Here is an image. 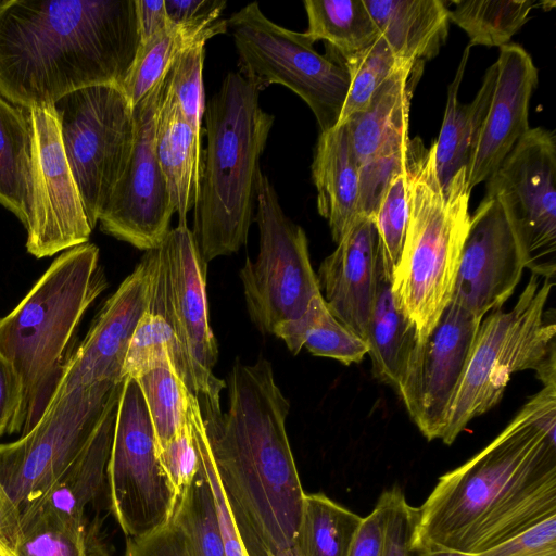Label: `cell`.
I'll use <instances>...</instances> for the list:
<instances>
[{
    "label": "cell",
    "instance_id": "41",
    "mask_svg": "<svg viewBox=\"0 0 556 556\" xmlns=\"http://www.w3.org/2000/svg\"><path fill=\"white\" fill-rule=\"evenodd\" d=\"M383 535L381 556H428L419 535L420 510L406 501L400 486L381 493Z\"/></svg>",
    "mask_w": 556,
    "mask_h": 556
},
{
    "label": "cell",
    "instance_id": "39",
    "mask_svg": "<svg viewBox=\"0 0 556 556\" xmlns=\"http://www.w3.org/2000/svg\"><path fill=\"white\" fill-rule=\"evenodd\" d=\"M341 62L350 74V88L338 125L363 111L380 85L405 61L394 56L380 35L369 48Z\"/></svg>",
    "mask_w": 556,
    "mask_h": 556
},
{
    "label": "cell",
    "instance_id": "16",
    "mask_svg": "<svg viewBox=\"0 0 556 556\" xmlns=\"http://www.w3.org/2000/svg\"><path fill=\"white\" fill-rule=\"evenodd\" d=\"M165 85L166 76L134 106L131 156L98 222L105 233L144 251L162 243L175 213L155 154V128Z\"/></svg>",
    "mask_w": 556,
    "mask_h": 556
},
{
    "label": "cell",
    "instance_id": "15",
    "mask_svg": "<svg viewBox=\"0 0 556 556\" xmlns=\"http://www.w3.org/2000/svg\"><path fill=\"white\" fill-rule=\"evenodd\" d=\"M30 127V220L27 251L37 258L87 243L89 226L62 144L53 105L26 108Z\"/></svg>",
    "mask_w": 556,
    "mask_h": 556
},
{
    "label": "cell",
    "instance_id": "8",
    "mask_svg": "<svg viewBox=\"0 0 556 556\" xmlns=\"http://www.w3.org/2000/svg\"><path fill=\"white\" fill-rule=\"evenodd\" d=\"M123 382H101L50 399L28 432L0 444V488L8 502L12 549L20 515L88 444Z\"/></svg>",
    "mask_w": 556,
    "mask_h": 556
},
{
    "label": "cell",
    "instance_id": "27",
    "mask_svg": "<svg viewBox=\"0 0 556 556\" xmlns=\"http://www.w3.org/2000/svg\"><path fill=\"white\" fill-rule=\"evenodd\" d=\"M226 1L215 0L202 14L165 29L139 43L134 62L121 88L134 108L168 73L178 55L195 43H206L228 30L222 13Z\"/></svg>",
    "mask_w": 556,
    "mask_h": 556
},
{
    "label": "cell",
    "instance_id": "12",
    "mask_svg": "<svg viewBox=\"0 0 556 556\" xmlns=\"http://www.w3.org/2000/svg\"><path fill=\"white\" fill-rule=\"evenodd\" d=\"M112 514L126 539H140L167 525L176 500L156 453L151 418L139 388L125 378L118 399L106 467Z\"/></svg>",
    "mask_w": 556,
    "mask_h": 556
},
{
    "label": "cell",
    "instance_id": "47",
    "mask_svg": "<svg viewBox=\"0 0 556 556\" xmlns=\"http://www.w3.org/2000/svg\"><path fill=\"white\" fill-rule=\"evenodd\" d=\"M124 556H190L180 529L170 520L140 539H127Z\"/></svg>",
    "mask_w": 556,
    "mask_h": 556
},
{
    "label": "cell",
    "instance_id": "1",
    "mask_svg": "<svg viewBox=\"0 0 556 556\" xmlns=\"http://www.w3.org/2000/svg\"><path fill=\"white\" fill-rule=\"evenodd\" d=\"M556 386H543L419 507L427 548L478 555L556 515Z\"/></svg>",
    "mask_w": 556,
    "mask_h": 556
},
{
    "label": "cell",
    "instance_id": "26",
    "mask_svg": "<svg viewBox=\"0 0 556 556\" xmlns=\"http://www.w3.org/2000/svg\"><path fill=\"white\" fill-rule=\"evenodd\" d=\"M470 46L464 50L453 81L447 88L444 118L438 139L432 142L438 179L444 188L463 168H468L492 100L496 64L485 72L482 85L470 103L458 101V91L469 59Z\"/></svg>",
    "mask_w": 556,
    "mask_h": 556
},
{
    "label": "cell",
    "instance_id": "5",
    "mask_svg": "<svg viewBox=\"0 0 556 556\" xmlns=\"http://www.w3.org/2000/svg\"><path fill=\"white\" fill-rule=\"evenodd\" d=\"M99 249L84 243L58 256L12 312L0 319V353L22 387L8 432H28L58 384L64 354L84 313L105 288Z\"/></svg>",
    "mask_w": 556,
    "mask_h": 556
},
{
    "label": "cell",
    "instance_id": "45",
    "mask_svg": "<svg viewBox=\"0 0 556 556\" xmlns=\"http://www.w3.org/2000/svg\"><path fill=\"white\" fill-rule=\"evenodd\" d=\"M157 457L177 504L197 475L201 462L188 416L175 435L157 451Z\"/></svg>",
    "mask_w": 556,
    "mask_h": 556
},
{
    "label": "cell",
    "instance_id": "48",
    "mask_svg": "<svg viewBox=\"0 0 556 556\" xmlns=\"http://www.w3.org/2000/svg\"><path fill=\"white\" fill-rule=\"evenodd\" d=\"M22 397L20 377L13 365L0 353V437L15 417Z\"/></svg>",
    "mask_w": 556,
    "mask_h": 556
},
{
    "label": "cell",
    "instance_id": "17",
    "mask_svg": "<svg viewBox=\"0 0 556 556\" xmlns=\"http://www.w3.org/2000/svg\"><path fill=\"white\" fill-rule=\"evenodd\" d=\"M481 320L450 302L409 353L395 390L428 441L441 439Z\"/></svg>",
    "mask_w": 556,
    "mask_h": 556
},
{
    "label": "cell",
    "instance_id": "55",
    "mask_svg": "<svg viewBox=\"0 0 556 556\" xmlns=\"http://www.w3.org/2000/svg\"><path fill=\"white\" fill-rule=\"evenodd\" d=\"M279 556H300V554H299L298 549L295 548V546H293L292 548H289L288 551H286L285 553H282Z\"/></svg>",
    "mask_w": 556,
    "mask_h": 556
},
{
    "label": "cell",
    "instance_id": "20",
    "mask_svg": "<svg viewBox=\"0 0 556 556\" xmlns=\"http://www.w3.org/2000/svg\"><path fill=\"white\" fill-rule=\"evenodd\" d=\"M496 81L480 137L467 168L469 191L486 180L530 129V100L539 71L531 55L517 43L500 48Z\"/></svg>",
    "mask_w": 556,
    "mask_h": 556
},
{
    "label": "cell",
    "instance_id": "22",
    "mask_svg": "<svg viewBox=\"0 0 556 556\" xmlns=\"http://www.w3.org/2000/svg\"><path fill=\"white\" fill-rule=\"evenodd\" d=\"M121 391L109 403L100 425L79 455L22 511L17 530L31 517L45 513L85 519L86 506L98 496L106 479Z\"/></svg>",
    "mask_w": 556,
    "mask_h": 556
},
{
    "label": "cell",
    "instance_id": "43",
    "mask_svg": "<svg viewBox=\"0 0 556 556\" xmlns=\"http://www.w3.org/2000/svg\"><path fill=\"white\" fill-rule=\"evenodd\" d=\"M205 43L185 49L168 71L169 87L189 124L202 130L205 111L203 90V63Z\"/></svg>",
    "mask_w": 556,
    "mask_h": 556
},
{
    "label": "cell",
    "instance_id": "2",
    "mask_svg": "<svg viewBox=\"0 0 556 556\" xmlns=\"http://www.w3.org/2000/svg\"><path fill=\"white\" fill-rule=\"evenodd\" d=\"M225 413L199 403L217 480L248 556L295 544L305 492L286 430L290 403L271 364L237 362Z\"/></svg>",
    "mask_w": 556,
    "mask_h": 556
},
{
    "label": "cell",
    "instance_id": "34",
    "mask_svg": "<svg viewBox=\"0 0 556 556\" xmlns=\"http://www.w3.org/2000/svg\"><path fill=\"white\" fill-rule=\"evenodd\" d=\"M362 520L324 493H305L294 546L300 556H348Z\"/></svg>",
    "mask_w": 556,
    "mask_h": 556
},
{
    "label": "cell",
    "instance_id": "18",
    "mask_svg": "<svg viewBox=\"0 0 556 556\" xmlns=\"http://www.w3.org/2000/svg\"><path fill=\"white\" fill-rule=\"evenodd\" d=\"M525 269L516 231L498 201L484 197L470 216L451 302L483 319L511 296Z\"/></svg>",
    "mask_w": 556,
    "mask_h": 556
},
{
    "label": "cell",
    "instance_id": "50",
    "mask_svg": "<svg viewBox=\"0 0 556 556\" xmlns=\"http://www.w3.org/2000/svg\"><path fill=\"white\" fill-rule=\"evenodd\" d=\"M140 42L165 29L172 21L168 18L165 0H135Z\"/></svg>",
    "mask_w": 556,
    "mask_h": 556
},
{
    "label": "cell",
    "instance_id": "24",
    "mask_svg": "<svg viewBox=\"0 0 556 556\" xmlns=\"http://www.w3.org/2000/svg\"><path fill=\"white\" fill-rule=\"evenodd\" d=\"M318 213L338 243L357 217L359 163L345 124L320 132L312 163Z\"/></svg>",
    "mask_w": 556,
    "mask_h": 556
},
{
    "label": "cell",
    "instance_id": "31",
    "mask_svg": "<svg viewBox=\"0 0 556 556\" xmlns=\"http://www.w3.org/2000/svg\"><path fill=\"white\" fill-rule=\"evenodd\" d=\"M31 138L26 108L0 96V203L27 229L30 220Z\"/></svg>",
    "mask_w": 556,
    "mask_h": 556
},
{
    "label": "cell",
    "instance_id": "40",
    "mask_svg": "<svg viewBox=\"0 0 556 556\" xmlns=\"http://www.w3.org/2000/svg\"><path fill=\"white\" fill-rule=\"evenodd\" d=\"M408 129L390 137L370 160L359 166L357 216L375 219L391 180L404 170L412 143Z\"/></svg>",
    "mask_w": 556,
    "mask_h": 556
},
{
    "label": "cell",
    "instance_id": "36",
    "mask_svg": "<svg viewBox=\"0 0 556 556\" xmlns=\"http://www.w3.org/2000/svg\"><path fill=\"white\" fill-rule=\"evenodd\" d=\"M450 22L469 37V46L503 47L529 21L534 0H458L448 2ZM448 7V5H447Z\"/></svg>",
    "mask_w": 556,
    "mask_h": 556
},
{
    "label": "cell",
    "instance_id": "3",
    "mask_svg": "<svg viewBox=\"0 0 556 556\" xmlns=\"http://www.w3.org/2000/svg\"><path fill=\"white\" fill-rule=\"evenodd\" d=\"M139 42L135 0H1L0 96L34 108L122 86Z\"/></svg>",
    "mask_w": 556,
    "mask_h": 556
},
{
    "label": "cell",
    "instance_id": "56",
    "mask_svg": "<svg viewBox=\"0 0 556 556\" xmlns=\"http://www.w3.org/2000/svg\"><path fill=\"white\" fill-rule=\"evenodd\" d=\"M1 1V0H0Z\"/></svg>",
    "mask_w": 556,
    "mask_h": 556
},
{
    "label": "cell",
    "instance_id": "32",
    "mask_svg": "<svg viewBox=\"0 0 556 556\" xmlns=\"http://www.w3.org/2000/svg\"><path fill=\"white\" fill-rule=\"evenodd\" d=\"M168 366L197 399L204 395L202 381L188 352L168 324L147 308L130 338L123 377L136 379L154 368Z\"/></svg>",
    "mask_w": 556,
    "mask_h": 556
},
{
    "label": "cell",
    "instance_id": "6",
    "mask_svg": "<svg viewBox=\"0 0 556 556\" xmlns=\"http://www.w3.org/2000/svg\"><path fill=\"white\" fill-rule=\"evenodd\" d=\"M407 224L392 289L399 306L425 340L450 304L470 225L467 169L442 187L433 147L412 140L405 164Z\"/></svg>",
    "mask_w": 556,
    "mask_h": 556
},
{
    "label": "cell",
    "instance_id": "23",
    "mask_svg": "<svg viewBox=\"0 0 556 556\" xmlns=\"http://www.w3.org/2000/svg\"><path fill=\"white\" fill-rule=\"evenodd\" d=\"M200 136L185 117L167 73L156 121L155 154L178 224H187V214L198 201L203 155Z\"/></svg>",
    "mask_w": 556,
    "mask_h": 556
},
{
    "label": "cell",
    "instance_id": "35",
    "mask_svg": "<svg viewBox=\"0 0 556 556\" xmlns=\"http://www.w3.org/2000/svg\"><path fill=\"white\" fill-rule=\"evenodd\" d=\"M13 551L16 556H109L85 519L52 513L36 515L22 523Z\"/></svg>",
    "mask_w": 556,
    "mask_h": 556
},
{
    "label": "cell",
    "instance_id": "30",
    "mask_svg": "<svg viewBox=\"0 0 556 556\" xmlns=\"http://www.w3.org/2000/svg\"><path fill=\"white\" fill-rule=\"evenodd\" d=\"M273 334L281 339L292 354L305 348L313 355L333 358L344 365L361 363L368 354L366 341L330 312L321 293L312 300L299 319L280 324Z\"/></svg>",
    "mask_w": 556,
    "mask_h": 556
},
{
    "label": "cell",
    "instance_id": "28",
    "mask_svg": "<svg viewBox=\"0 0 556 556\" xmlns=\"http://www.w3.org/2000/svg\"><path fill=\"white\" fill-rule=\"evenodd\" d=\"M392 281L393 275L384 267L379 250L366 343L375 378L395 389L417 333L414 324L396 302Z\"/></svg>",
    "mask_w": 556,
    "mask_h": 556
},
{
    "label": "cell",
    "instance_id": "25",
    "mask_svg": "<svg viewBox=\"0 0 556 556\" xmlns=\"http://www.w3.org/2000/svg\"><path fill=\"white\" fill-rule=\"evenodd\" d=\"M400 61L419 63L438 54L448 34V7L442 0H364Z\"/></svg>",
    "mask_w": 556,
    "mask_h": 556
},
{
    "label": "cell",
    "instance_id": "11",
    "mask_svg": "<svg viewBox=\"0 0 556 556\" xmlns=\"http://www.w3.org/2000/svg\"><path fill=\"white\" fill-rule=\"evenodd\" d=\"M254 220L260 230L255 261L247 257L239 277L250 319L273 334L282 323L299 319L321 293L303 228L283 212L276 190L261 173Z\"/></svg>",
    "mask_w": 556,
    "mask_h": 556
},
{
    "label": "cell",
    "instance_id": "19",
    "mask_svg": "<svg viewBox=\"0 0 556 556\" xmlns=\"http://www.w3.org/2000/svg\"><path fill=\"white\" fill-rule=\"evenodd\" d=\"M151 266L146 252L134 271L105 301L87 336L63 365L52 397L101 382H122L130 338L148 308Z\"/></svg>",
    "mask_w": 556,
    "mask_h": 556
},
{
    "label": "cell",
    "instance_id": "21",
    "mask_svg": "<svg viewBox=\"0 0 556 556\" xmlns=\"http://www.w3.org/2000/svg\"><path fill=\"white\" fill-rule=\"evenodd\" d=\"M379 241L375 219L357 216L318 269L330 312L366 341L376 290Z\"/></svg>",
    "mask_w": 556,
    "mask_h": 556
},
{
    "label": "cell",
    "instance_id": "54",
    "mask_svg": "<svg viewBox=\"0 0 556 556\" xmlns=\"http://www.w3.org/2000/svg\"><path fill=\"white\" fill-rule=\"evenodd\" d=\"M0 556H16L13 549L0 538Z\"/></svg>",
    "mask_w": 556,
    "mask_h": 556
},
{
    "label": "cell",
    "instance_id": "46",
    "mask_svg": "<svg viewBox=\"0 0 556 556\" xmlns=\"http://www.w3.org/2000/svg\"><path fill=\"white\" fill-rule=\"evenodd\" d=\"M480 556H556V515L534 523Z\"/></svg>",
    "mask_w": 556,
    "mask_h": 556
},
{
    "label": "cell",
    "instance_id": "7",
    "mask_svg": "<svg viewBox=\"0 0 556 556\" xmlns=\"http://www.w3.org/2000/svg\"><path fill=\"white\" fill-rule=\"evenodd\" d=\"M554 283L531 274L509 312L482 319L451 403L441 441L451 445L467 425L502 399L510 377L528 369L543 386H556V324L545 317Z\"/></svg>",
    "mask_w": 556,
    "mask_h": 556
},
{
    "label": "cell",
    "instance_id": "38",
    "mask_svg": "<svg viewBox=\"0 0 556 556\" xmlns=\"http://www.w3.org/2000/svg\"><path fill=\"white\" fill-rule=\"evenodd\" d=\"M135 380L151 418L157 453L187 421L194 395L172 366L154 368Z\"/></svg>",
    "mask_w": 556,
    "mask_h": 556
},
{
    "label": "cell",
    "instance_id": "44",
    "mask_svg": "<svg viewBox=\"0 0 556 556\" xmlns=\"http://www.w3.org/2000/svg\"><path fill=\"white\" fill-rule=\"evenodd\" d=\"M188 419L193 431L201 462L206 470L214 493L226 556H248L216 477L199 401L195 396L190 402Z\"/></svg>",
    "mask_w": 556,
    "mask_h": 556
},
{
    "label": "cell",
    "instance_id": "53",
    "mask_svg": "<svg viewBox=\"0 0 556 556\" xmlns=\"http://www.w3.org/2000/svg\"><path fill=\"white\" fill-rule=\"evenodd\" d=\"M428 556H480V555L467 554V553H462V552H457V551L432 547V548H428Z\"/></svg>",
    "mask_w": 556,
    "mask_h": 556
},
{
    "label": "cell",
    "instance_id": "10",
    "mask_svg": "<svg viewBox=\"0 0 556 556\" xmlns=\"http://www.w3.org/2000/svg\"><path fill=\"white\" fill-rule=\"evenodd\" d=\"M53 108L64 152L93 229L131 156L134 108L117 85L75 90Z\"/></svg>",
    "mask_w": 556,
    "mask_h": 556
},
{
    "label": "cell",
    "instance_id": "42",
    "mask_svg": "<svg viewBox=\"0 0 556 556\" xmlns=\"http://www.w3.org/2000/svg\"><path fill=\"white\" fill-rule=\"evenodd\" d=\"M406 187L404 168L391 180L375 216L381 260L392 275L400 260L407 224Z\"/></svg>",
    "mask_w": 556,
    "mask_h": 556
},
{
    "label": "cell",
    "instance_id": "29",
    "mask_svg": "<svg viewBox=\"0 0 556 556\" xmlns=\"http://www.w3.org/2000/svg\"><path fill=\"white\" fill-rule=\"evenodd\" d=\"M418 63L403 62L376 90L369 104L346 125L359 166L399 131L409 128V104Z\"/></svg>",
    "mask_w": 556,
    "mask_h": 556
},
{
    "label": "cell",
    "instance_id": "51",
    "mask_svg": "<svg viewBox=\"0 0 556 556\" xmlns=\"http://www.w3.org/2000/svg\"><path fill=\"white\" fill-rule=\"evenodd\" d=\"M215 0H165L168 18L173 23H182L208 10Z\"/></svg>",
    "mask_w": 556,
    "mask_h": 556
},
{
    "label": "cell",
    "instance_id": "52",
    "mask_svg": "<svg viewBox=\"0 0 556 556\" xmlns=\"http://www.w3.org/2000/svg\"><path fill=\"white\" fill-rule=\"evenodd\" d=\"M8 530H9L8 502H7L5 496L0 488V538L9 545Z\"/></svg>",
    "mask_w": 556,
    "mask_h": 556
},
{
    "label": "cell",
    "instance_id": "37",
    "mask_svg": "<svg viewBox=\"0 0 556 556\" xmlns=\"http://www.w3.org/2000/svg\"><path fill=\"white\" fill-rule=\"evenodd\" d=\"M170 520L184 534L190 556H226L214 493L202 462Z\"/></svg>",
    "mask_w": 556,
    "mask_h": 556
},
{
    "label": "cell",
    "instance_id": "13",
    "mask_svg": "<svg viewBox=\"0 0 556 556\" xmlns=\"http://www.w3.org/2000/svg\"><path fill=\"white\" fill-rule=\"evenodd\" d=\"M146 252L151 266L148 311L168 324L191 357L204 388L198 401L220 406L226 383L213 372L218 350L208 321L207 263L187 224L169 229L156 249Z\"/></svg>",
    "mask_w": 556,
    "mask_h": 556
},
{
    "label": "cell",
    "instance_id": "4",
    "mask_svg": "<svg viewBox=\"0 0 556 556\" xmlns=\"http://www.w3.org/2000/svg\"><path fill=\"white\" fill-rule=\"evenodd\" d=\"M258 94L231 72L205 105L207 144L191 230L205 263L244 245L254 220L260 157L275 121L261 108Z\"/></svg>",
    "mask_w": 556,
    "mask_h": 556
},
{
    "label": "cell",
    "instance_id": "14",
    "mask_svg": "<svg viewBox=\"0 0 556 556\" xmlns=\"http://www.w3.org/2000/svg\"><path fill=\"white\" fill-rule=\"evenodd\" d=\"M556 137L530 128L486 179L485 197L501 204L528 258L531 274L553 278L556 252Z\"/></svg>",
    "mask_w": 556,
    "mask_h": 556
},
{
    "label": "cell",
    "instance_id": "9",
    "mask_svg": "<svg viewBox=\"0 0 556 556\" xmlns=\"http://www.w3.org/2000/svg\"><path fill=\"white\" fill-rule=\"evenodd\" d=\"M239 73L260 91L278 84L309 106L320 132L336 127L350 88V74L331 52L319 54L304 33L289 30L266 17L257 2L227 20Z\"/></svg>",
    "mask_w": 556,
    "mask_h": 556
},
{
    "label": "cell",
    "instance_id": "33",
    "mask_svg": "<svg viewBox=\"0 0 556 556\" xmlns=\"http://www.w3.org/2000/svg\"><path fill=\"white\" fill-rule=\"evenodd\" d=\"M303 4L308 20L305 37L313 43L325 40L341 61L359 54L380 37L364 0H305Z\"/></svg>",
    "mask_w": 556,
    "mask_h": 556
},
{
    "label": "cell",
    "instance_id": "49",
    "mask_svg": "<svg viewBox=\"0 0 556 556\" xmlns=\"http://www.w3.org/2000/svg\"><path fill=\"white\" fill-rule=\"evenodd\" d=\"M383 535L382 508L377 502L363 518L348 556H381Z\"/></svg>",
    "mask_w": 556,
    "mask_h": 556
}]
</instances>
